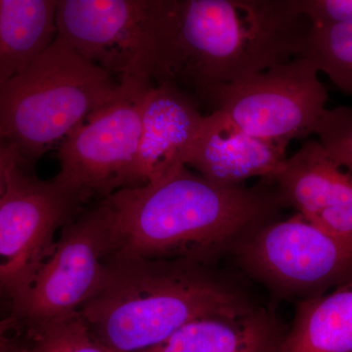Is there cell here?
Here are the masks:
<instances>
[{"mask_svg":"<svg viewBox=\"0 0 352 352\" xmlns=\"http://www.w3.org/2000/svg\"><path fill=\"white\" fill-rule=\"evenodd\" d=\"M110 261L201 264L263 226L284 205L275 191L222 186L184 168L103 199Z\"/></svg>","mask_w":352,"mask_h":352,"instance_id":"6da1fadb","label":"cell"},{"mask_svg":"<svg viewBox=\"0 0 352 352\" xmlns=\"http://www.w3.org/2000/svg\"><path fill=\"white\" fill-rule=\"evenodd\" d=\"M312 24L296 0H170L163 72L198 99L302 55Z\"/></svg>","mask_w":352,"mask_h":352,"instance_id":"7a4b0ae2","label":"cell"},{"mask_svg":"<svg viewBox=\"0 0 352 352\" xmlns=\"http://www.w3.org/2000/svg\"><path fill=\"white\" fill-rule=\"evenodd\" d=\"M254 307L201 264L110 261L101 288L78 312L112 352H143L197 319L233 317Z\"/></svg>","mask_w":352,"mask_h":352,"instance_id":"3957f363","label":"cell"},{"mask_svg":"<svg viewBox=\"0 0 352 352\" xmlns=\"http://www.w3.org/2000/svg\"><path fill=\"white\" fill-rule=\"evenodd\" d=\"M120 90L112 76L57 36L0 87V138L32 168Z\"/></svg>","mask_w":352,"mask_h":352,"instance_id":"277c9868","label":"cell"},{"mask_svg":"<svg viewBox=\"0 0 352 352\" xmlns=\"http://www.w3.org/2000/svg\"><path fill=\"white\" fill-rule=\"evenodd\" d=\"M170 0H57V36L120 85L161 76Z\"/></svg>","mask_w":352,"mask_h":352,"instance_id":"5b68a950","label":"cell"},{"mask_svg":"<svg viewBox=\"0 0 352 352\" xmlns=\"http://www.w3.org/2000/svg\"><path fill=\"white\" fill-rule=\"evenodd\" d=\"M153 85H122L112 101L76 127L59 145L53 180L85 203L139 186L142 109Z\"/></svg>","mask_w":352,"mask_h":352,"instance_id":"8992f818","label":"cell"},{"mask_svg":"<svg viewBox=\"0 0 352 352\" xmlns=\"http://www.w3.org/2000/svg\"><path fill=\"white\" fill-rule=\"evenodd\" d=\"M83 204L54 180L39 179L12 150L0 197V295L13 302L25 291Z\"/></svg>","mask_w":352,"mask_h":352,"instance_id":"52a82bcc","label":"cell"},{"mask_svg":"<svg viewBox=\"0 0 352 352\" xmlns=\"http://www.w3.org/2000/svg\"><path fill=\"white\" fill-rule=\"evenodd\" d=\"M318 74L300 55L244 80L208 88L197 101L226 113L254 138L289 145L315 134L327 110Z\"/></svg>","mask_w":352,"mask_h":352,"instance_id":"ba28073f","label":"cell"},{"mask_svg":"<svg viewBox=\"0 0 352 352\" xmlns=\"http://www.w3.org/2000/svg\"><path fill=\"white\" fill-rule=\"evenodd\" d=\"M103 201L69 222L25 291L13 318L29 331L76 316L98 292L110 265Z\"/></svg>","mask_w":352,"mask_h":352,"instance_id":"9c48e42d","label":"cell"},{"mask_svg":"<svg viewBox=\"0 0 352 352\" xmlns=\"http://www.w3.org/2000/svg\"><path fill=\"white\" fill-rule=\"evenodd\" d=\"M243 245V263L282 293L305 298L352 280V236L333 235L296 214L263 224Z\"/></svg>","mask_w":352,"mask_h":352,"instance_id":"30bf717a","label":"cell"},{"mask_svg":"<svg viewBox=\"0 0 352 352\" xmlns=\"http://www.w3.org/2000/svg\"><path fill=\"white\" fill-rule=\"evenodd\" d=\"M284 205L333 235L352 236V171L318 140L303 143L273 179Z\"/></svg>","mask_w":352,"mask_h":352,"instance_id":"8fae6325","label":"cell"},{"mask_svg":"<svg viewBox=\"0 0 352 352\" xmlns=\"http://www.w3.org/2000/svg\"><path fill=\"white\" fill-rule=\"evenodd\" d=\"M205 116L192 95L170 82L146 94L138 153L139 186L163 182L186 168Z\"/></svg>","mask_w":352,"mask_h":352,"instance_id":"7c38bea8","label":"cell"},{"mask_svg":"<svg viewBox=\"0 0 352 352\" xmlns=\"http://www.w3.org/2000/svg\"><path fill=\"white\" fill-rule=\"evenodd\" d=\"M287 147L254 138L226 113L214 111L205 116L187 166L222 186H240L254 177L273 182L286 162Z\"/></svg>","mask_w":352,"mask_h":352,"instance_id":"4fadbf2b","label":"cell"},{"mask_svg":"<svg viewBox=\"0 0 352 352\" xmlns=\"http://www.w3.org/2000/svg\"><path fill=\"white\" fill-rule=\"evenodd\" d=\"M283 337L274 316L254 308L238 316L197 319L143 352H275Z\"/></svg>","mask_w":352,"mask_h":352,"instance_id":"5bb4252c","label":"cell"},{"mask_svg":"<svg viewBox=\"0 0 352 352\" xmlns=\"http://www.w3.org/2000/svg\"><path fill=\"white\" fill-rule=\"evenodd\" d=\"M275 352H352V280L300 302Z\"/></svg>","mask_w":352,"mask_h":352,"instance_id":"9a60e30c","label":"cell"},{"mask_svg":"<svg viewBox=\"0 0 352 352\" xmlns=\"http://www.w3.org/2000/svg\"><path fill=\"white\" fill-rule=\"evenodd\" d=\"M57 0H0V87L57 38Z\"/></svg>","mask_w":352,"mask_h":352,"instance_id":"2e32d148","label":"cell"},{"mask_svg":"<svg viewBox=\"0 0 352 352\" xmlns=\"http://www.w3.org/2000/svg\"><path fill=\"white\" fill-rule=\"evenodd\" d=\"M302 55L338 89L352 94V22L312 25Z\"/></svg>","mask_w":352,"mask_h":352,"instance_id":"e0dca14e","label":"cell"},{"mask_svg":"<svg viewBox=\"0 0 352 352\" xmlns=\"http://www.w3.org/2000/svg\"><path fill=\"white\" fill-rule=\"evenodd\" d=\"M29 333L36 352H112L95 339L78 314Z\"/></svg>","mask_w":352,"mask_h":352,"instance_id":"ac0fdd59","label":"cell"},{"mask_svg":"<svg viewBox=\"0 0 352 352\" xmlns=\"http://www.w3.org/2000/svg\"><path fill=\"white\" fill-rule=\"evenodd\" d=\"M315 134L329 156L352 171V108H327Z\"/></svg>","mask_w":352,"mask_h":352,"instance_id":"d6986e66","label":"cell"},{"mask_svg":"<svg viewBox=\"0 0 352 352\" xmlns=\"http://www.w3.org/2000/svg\"><path fill=\"white\" fill-rule=\"evenodd\" d=\"M296 6L312 25L352 22V0H296Z\"/></svg>","mask_w":352,"mask_h":352,"instance_id":"ffe728a7","label":"cell"},{"mask_svg":"<svg viewBox=\"0 0 352 352\" xmlns=\"http://www.w3.org/2000/svg\"><path fill=\"white\" fill-rule=\"evenodd\" d=\"M11 154H12L11 148L7 146L3 141H0V197L3 193L6 166Z\"/></svg>","mask_w":352,"mask_h":352,"instance_id":"44dd1931","label":"cell"},{"mask_svg":"<svg viewBox=\"0 0 352 352\" xmlns=\"http://www.w3.org/2000/svg\"><path fill=\"white\" fill-rule=\"evenodd\" d=\"M0 352H36L31 340L29 342H21L12 339H7L0 346Z\"/></svg>","mask_w":352,"mask_h":352,"instance_id":"7402d4cb","label":"cell"},{"mask_svg":"<svg viewBox=\"0 0 352 352\" xmlns=\"http://www.w3.org/2000/svg\"><path fill=\"white\" fill-rule=\"evenodd\" d=\"M18 323L12 316L0 320V344H3L8 339V333H10L13 329L17 327Z\"/></svg>","mask_w":352,"mask_h":352,"instance_id":"603a6c76","label":"cell"},{"mask_svg":"<svg viewBox=\"0 0 352 352\" xmlns=\"http://www.w3.org/2000/svg\"><path fill=\"white\" fill-rule=\"evenodd\" d=\"M1 140H2V139H1V138H0V141H1Z\"/></svg>","mask_w":352,"mask_h":352,"instance_id":"cb8c5ba5","label":"cell"}]
</instances>
